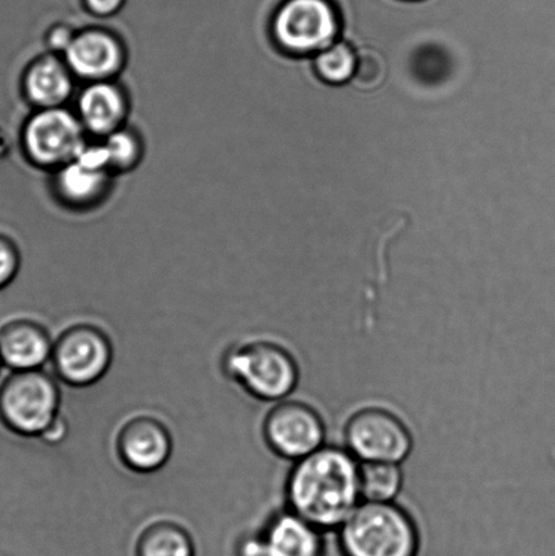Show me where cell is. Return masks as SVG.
Listing matches in <instances>:
<instances>
[{
  "instance_id": "1",
  "label": "cell",
  "mask_w": 555,
  "mask_h": 556,
  "mask_svg": "<svg viewBox=\"0 0 555 556\" xmlns=\"http://www.w3.org/2000/svg\"><path fill=\"white\" fill-rule=\"evenodd\" d=\"M361 467L345 451L319 448L298 460L288 478L291 511L314 527L341 526L358 506Z\"/></svg>"
},
{
  "instance_id": "2",
  "label": "cell",
  "mask_w": 555,
  "mask_h": 556,
  "mask_svg": "<svg viewBox=\"0 0 555 556\" xmlns=\"http://www.w3.org/2000/svg\"><path fill=\"white\" fill-rule=\"evenodd\" d=\"M345 556H416L420 539L411 516L391 503L358 505L342 522Z\"/></svg>"
},
{
  "instance_id": "3",
  "label": "cell",
  "mask_w": 555,
  "mask_h": 556,
  "mask_svg": "<svg viewBox=\"0 0 555 556\" xmlns=\"http://www.w3.org/2000/svg\"><path fill=\"white\" fill-rule=\"evenodd\" d=\"M227 378L257 400L279 402L298 384L295 359L285 348L269 341H253L227 349L222 362Z\"/></svg>"
},
{
  "instance_id": "4",
  "label": "cell",
  "mask_w": 555,
  "mask_h": 556,
  "mask_svg": "<svg viewBox=\"0 0 555 556\" xmlns=\"http://www.w3.org/2000/svg\"><path fill=\"white\" fill-rule=\"evenodd\" d=\"M56 379L42 369L13 370L0 383V422L24 438H41L60 417Z\"/></svg>"
},
{
  "instance_id": "5",
  "label": "cell",
  "mask_w": 555,
  "mask_h": 556,
  "mask_svg": "<svg viewBox=\"0 0 555 556\" xmlns=\"http://www.w3.org/2000/svg\"><path fill=\"white\" fill-rule=\"evenodd\" d=\"M342 25L333 0H280L272 14L270 36L280 51L310 56L333 46Z\"/></svg>"
},
{
  "instance_id": "6",
  "label": "cell",
  "mask_w": 555,
  "mask_h": 556,
  "mask_svg": "<svg viewBox=\"0 0 555 556\" xmlns=\"http://www.w3.org/2000/svg\"><path fill=\"white\" fill-rule=\"evenodd\" d=\"M87 140L89 135L68 106L35 111L22 130L27 160L49 173L73 162Z\"/></svg>"
},
{
  "instance_id": "7",
  "label": "cell",
  "mask_w": 555,
  "mask_h": 556,
  "mask_svg": "<svg viewBox=\"0 0 555 556\" xmlns=\"http://www.w3.org/2000/svg\"><path fill=\"white\" fill-rule=\"evenodd\" d=\"M51 362L54 375L63 383L71 387L96 384L111 369V338L94 325L70 326L54 340Z\"/></svg>"
},
{
  "instance_id": "8",
  "label": "cell",
  "mask_w": 555,
  "mask_h": 556,
  "mask_svg": "<svg viewBox=\"0 0 555 556\" xmlns=\"http://www.w3.org/2000/svg\"><path fill=\"white\" fill-rule=\"evenodd\" d=\"M345 439L351 454L363 462L400 463L412 450L409 430L383 408H364L352 416Z\"/></svg>"
},
{
  "instance_id": "9",
  "label": "cell",
  "mask_w": 555,
  "mask_h": 556,
  "mask_svg": "<svg viewBox=\"0 0 555 556\" xmlns=\"http://www.w3.org/2000/svg\"><path fill=\"white\" fill-rule=\"evenodd\" d=\"M266 444L277 456L301 460L323 448L325 428L313 407L303 402H279L264 419Z\"/></svg>"
},
{
  "instance_id": "10",
  "label": "cell",
  "mask_w": 555,
  "mask_h": 556,
  "mask_svg": "<svg viewBox=\"0 0 555 556\" xmlns=\"http://www.w3.org/2000/svg\"><path fill=\"white\" fill-rule=\"evenodd\" d=\"M75 78L91 81L117 80L127 68V43L116 31L102 26L76 29L73 42L63 54Z\"/></svg>"
},
{
  "instance_id": "11",
  "label": "cell",
  "mask_w": 555,
  "mask_h": 556,
  "mask_svg": "<svg viewBox=\"0 0 555 556\" xmlns=\"http://www.w3.org/2000/svg\"><path fill=\"white\" fill-rule=\"evenodd\" d=\"M74 101V112L90 138L102 140L129 125L133 101L118 79L85 84Z\"/></svg>"
},
{
  "instance_id": "12",
  "label": "cell",
  "mask_w": 555,
  "mask_h": 556,
  "mask_svg": "<svg viewBox=\"0 0 555 556\" xmlns=\"http://www.w3.org/2000/svg\"><path fill=\"white\" fill-rule=\"evenodd\" d=\"M118 459L140 473L160 471L171 460L173 439L160 419L136 416L123 424L116 435Z\"/></svg>"
},
{
  "instance_id": "13",
  "label": "cell",
  "mask_w": 555,
  "mask_h": 556,
  "mask_svg": "<svg viewBox=\"0 0 555 556\" xmlns=\"http://www.w3.org/2000/svg\"><path fill=\"white\" fill-rule=\"evenodd\" d=\"M323 539L317 527L293 511L274 517L257 538L241 544L239 556H323Z\"/></svg>"
},
{
  "instance_id": "14",
  "label": "cell",
  "mask_w": 555,
  "mask_h": 556,
  "mask_svg": "<svg viewBox=\"0 0 555 556\" xmlns=\"http://www.w3.org/2000/svg\"><path fill=\"white\" fill-rule=\"evenodd\" d=\"M76 81L62 54L46 51L27 65L22 89L35 111L64 108L78 92Z\"/></svg>"
},
{
  "instance_id": "15",
  "label": "cell",
  "mask_w": 555,
  "mask_h": 556,
  "mask_svg": "<svg viewBox=\"0 0 555 556\" xmlns=\"http://www.w3.org/2000/svg\"><path fill=\"white\" fill-rule=\"evenodd\" d=\"M116 176L74 160L51 173L54 199L64 208L87 212L105 203L113 190Z\"/></svg>"
},
{
  "instance_id": "16",
  "label": "cell",
  "mask_w": 555,
  "mask_h": 556,
  "mask_svg": "<svg viewBox=\"0 0 555 556\" xmlns=\"http://www.w3.org/2000/svg\"><path fill=\"white\" fill-rule=\"evenodd\" d=\"M53 340L46 327L29 318L0 326V362L13 370L41 369L52 357Z\"/></svg>"
},
{
  "instance_id": "17",
  "label": "cell",
  "mask_w": 555,
  "mask_h": 556,
  "mask_svg": "<svg viewBox=\"0 0 555 556\" xmlns=\"http://www.w3.org/2000/svg\"><path fill=\"white\" fill-rule=\"evenodd\" d=\"M136 556H194L189 532L174 521H155L140 532Z\"/></svg>"
},
{
  "instance_id": "18",
  "label": "cell",
  "mask_w": 555,
  "mask_h": 556,
  "mask_svg": "<svg viewBox=\"0 0 555 556\" xmlns=\"http://www.w3.org/2000/svg\"><path fill=\"white\" fill-rule=\"evenodd\" d=\"M102 143L108 154L109 170L116 177L135 172L144 160L143 136L133 125L102 139Z\"/></svg>"
},
{
  "instance_id": "19",
  "label": "cell",
  "mask_w": 555,
  "mask_h": 556,
  "mask_svg": "<svg viewBox=\"0 0 555 556\" xmlns=\"http://www.w3.org/2000/svg\"><path fill=\"white\" fill-rule=\"evenodd\" d=\"M361 494L367 503H390L402 486L399 463L364 462L358 471Z\"/></svg>"
},
{
  "instance_id": "20",
  "label": "cell",
  "mask_w": 555,
  "mask_h": 556,
  "mask_svg": "<svg viewBox=\"0 0 555 556\" xmlns=\"http://www.w3.org/2000/svg\"><path fill=\"white\" fill-rule=\"evenodd\" d=\"M315 71L320 79L331 85L352 80L357 64V54L351 46L336 42L315 58Z\"/></svg>"
},
{
  "instance_id": "21",
  "label": "cell",
  "mask_w": 555,
  "mask_h": 556,
  "mask_svg": "<svg viewBox=\"0 0 555 556\" xmlns=\"http://www.w3.org/2000/svg\"><path fill=\"white\" fill-rule=\"evenodd\" d=\"M388 67L382 56L374 49H364L357 54V64L352 81L358 89L374 90L383 84Z\"/></svg>"
},
{
  "instance_id": "22",
  "label": "cell",
  "mask_w": 555,
  "mask_h": 556,
  "mask_svg": "<svg viewBox=\"0 0 555 556\" xmlns=\"http://www.w3.org/2000/svg\"><path fill=\"white\" fill-rule=\"evenodd\" d=\"M20 253L8 239L0 238V289L13 282L20 271Z\"/></svg>"
},
{
  "instance_id": "23",
  "label": "cell",
  "mask_w": 555,
  "mask_h": 556,
  "mask_svg": "<svg viewBox=\"0 0 555 556\" xmlns=\"http://www.w3.org/2000/svg\"><path fill=\"white\" fill-rule=\"evenodd\" d=\"M76 29L68 24H56L49 27L46 35L47 52L63 54L73 42Z\"/></svg>"
},
{
  "instance_id": "24",
  "label": "cell",
  "mask_w": 555,
  "mask_h": 556,
  "mask_svg": "<svg viewBox=\"0 0 555 556\" xmlns=\"http://www.w3.org/2000/svg\"><path fill=\"white\" fill-rule=\"evenodd\" d=\"M87 14L96 18L106 20L117 15L124 9L127 0H81Z\"/></svg>"
},
{
  "instance_id": "25",
  "label": "cell",
  "mask_w": 555,
  "mask_h": 556,
  "mask_svg": "<svg viewBox=\"0 0 555 556\" xmlns=\"http://www.w3.org/2000/svg\"><path fill=\"white\" fill-rule=\"evenodd\" d=\"M68 432V425L64 421V418L59 417L46 432L42 433L41 440L46 441L47 444H59L65 439Z\"/></svg>"
},
{
  "instance_id": "26",
  "label": "cell",
  "mask_w": 555,
  "mask_h": 556,
  "mask_svg": "<svg viewBox=\"0 0 555 556\" xmlns=\"http://www.w3.org/2000/svg\"><path fill=\"white\" fill-rule=\"evenodd\" d=\"M2 367H3V364H2V362H0V369H2Z\"/></svg>"
}]
</instances>
